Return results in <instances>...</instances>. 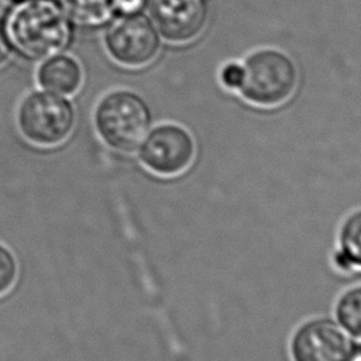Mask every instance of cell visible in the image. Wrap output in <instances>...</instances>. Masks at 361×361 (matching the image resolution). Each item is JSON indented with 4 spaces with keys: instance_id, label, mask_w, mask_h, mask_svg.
I'll return each mask as SVG.
<instances>
[{
    "instance_id": "cell-1",
    "label": "cell",
    "mask_w": 361,
    "mask_h": 361,
    "mask_svg": "<svg viewBox=\"0 0 361 361\" xmlns=\"http://www.w3.org/2000/svg\"><path fill=\"white\" fill-rule=\"evenodd\" d=\"M10 48L31 59H47L63 51L72 37L71 21L55 0H23L3 23Z\"/></svg>"
},
{
    "instance_id": "cell-2",
    "label": "cell",
    "mask_w": 361,
    "mask_h": 361,
    "mask_svg": "<svg viewBox=\"0 0 361 361\" xmlns=\"http://www.w3.org/2000/svg\"><path fill=\"white\" fill-rule=\"evenodd\" d=\"M94 127L110 148L133 152L149 133L151 113L145 102L128 90L106 94L94 110Z\"/></svg>"
},
{
    "instance_id": "cell-3",
    "label": "cell",
    "mask_w": 361,
    "mask_h": 361,
    "mask_svg": "<svg viewBox=\"0 0 361 361\" xmlns=\"http://www.w3.org/2000/svg\"><path fill=\"white\" fill-rule=\"evenodd\" d=\"M298 71L293 61L281 51L261 49L243 65L240 93L251 103L276 106L295 90Z\"/></svg>"
},
{
    "instance_id": "cell-4",
    "label": "cell",
    "mask_w": 361,
    "mask_h": 361,
    "mask_svg": "<svg viewBox=\"0 0 361 361\" xmlns=\"http://www.w3.org/2000/svg\"><path fill=\"white\" fill-rule=\"evenodd\" d=\"M17 124L23 137L37 147H56L73 130L75 113L71 103L51 92H34L20 104Z\"/></svg>"
},
{
    "instance_id": "cell-5",
    "label": "cell",
    "mask_w": 361,
    "mask_h": 361,
    "mask_svg": "<svg viewBox=\"0 0 361 361\" xmlns=\"http://www.w3.org/2000/svg\"><path fill=\"white\" fill-rule=\"evenodd\" d=\"M196 145L192 134L178 124H161L140 145L144 166L159 176H176L193 162Z\"/></svg>"
},
{
    "instance_id": "cell-6",
    "label": "cell",
    "mask_w": 361,
    "mask_h": 361,
    "mask_svg": "<svg viewBox=\"0 0 361 361\" xmlns=\"http://www.w3.org/2000/svg\"><path fill=\"white\" fill-rule=\"evenodd\" d=\"M104 45L116 62L126 66H142L157 56L159 35L147 17L130 14L110 24Z\"/></svg>"
},
{
    "instance_id": "cell-7",
    "label": "cell",
    "mask_w": 361,
    "mask_h": 361,
    "mask_svg": "<svg viewBox=\"0 0 361 361\" xmlns=\"http://www.w3.org/2000/svg\"><path fill=\"white\" fill-rule=\"evenodd\" d=\"M289 347L292 361H347L353 351L345 330L326 317L303 323Z\"/></svg>"
},
{
    "instance_id": "cell-8",
    "label": "cell",
    "mask_w": 361,
    "mask_h": 361,
    "mask_svg": "<svg viewBox=\"0 0 361 361\" xmlns=\"http://www.w3.org/2000/svg\"><path fill=\"white\" fill-rule=\"evenodd\" d=\"M152 17L161 34L175 42L196 38L206 25V0H152Z\"/></svg>"
},
{
    "instance_id": "cell-9",
    "label": "cell",
    "mask_w": 361,
    "mask_h": 361,
    "mask_svg": "<svg viewBox=\"0 0 361 361\" xmlns=\"http://www.w3.org/2000/svg\"><path fill=\"white\" fill-rule=\"evenodd\" d=\"M37 80L47 92L59 96H72L82 85L83 72L75 58L56 54L41 63L37 72Z\"/></svg>"
},
{
    "instance_id": "cell-10",
    "label": "cell",
    "mask_w": 361,
    "mask_h": 361,
    "mask_svg": "<svg viewBox=\"0 0 361 361\" xmlns=\"http://www.w3.org/2000/svg\"><path fill=\"white\" fill-rule=\"evenodd\" d=\"M336 264L340 269H361V209L348 214L338 231Z\"/></svg>"
},
{
    "instance_id": "cell-11",
    "label": "cell",
    "mask_w": 361,
    "mask_h": 361,
    "mask_svg": "<svg viewBox=\"0 0 361 361\" xmlns=\"http://www.w3.org/2000/svg\"><path fill=\"white\" fill-rule=\"evenodd\" d=\"M69 21L80 27H102L114 14V0H59Z\"/></svg>"
},
{
    "instance_id": "cell-12",
    "label": "cell",
    "mask_w": 361,
    "mask_h": 361,
    "mask_svg": "<svg viewBox=\"0 0 361 361\" xmlns=\"http://www.w3.org/2000/svg\"><path fill=\"white\" fill-rule=\"evenodd\" d=\"M334 312L338 324L353 337L361 338V285L341 293Z\"/></svg>"
},
{
    "instance_id": "cell-13",
    "label": "cell",
    "mask_w": 361,
    "mask_h": 361,
    "mask_svg": "<svg viewBox=\"0 0 361 361\" xmlns=\"http://www.w3.org/2000/svg\"><path fill=\"white\" fill-rule=\"evenodd\" d=\"M17 262L14 255L0 244V296L6 295L17 279Z\"/></svg>"
},
{
    "instance_id": "cell-14",
    "label": "cell",
    "mask_w": 361,
    "mask_h": 361,
    "mask_svg": "<svg viewBox=\"0 0 361 361\" xmlns=\"http://www.w3.org/2000/svg\"><path fill=\"white\" fill-rule=\"evenodd\" d=\"M243 79V65L228 63L221 71V82L230 89H238Z\"/></svg>"
},
{
    "instance_id": "cell-15",
    "label": "cell",
    "mask_w": 361,
    "mask_h": 361,
    "mask_svg": "<svg viewBox=\"0 0 361 361\" xmlns=\"http://www.w3.org/2000/svg\"><path fill=\"white\" fill-rule=\"evenodd\" d=\"M147 6V0H114V10L123 16L138 14Z\"/></svg>"
},
{
    "instance_id": "cell-16",
    "label": "cell",
    "mask_w": 361,
    "mask_h": 361,
    "mask_svg": "<svg viewBox=\"0 0 361 361\" xmlns=\"http://www.w3.org/2000/svg\"><path fill=\"white\" fill-rule=\"evenodd\" d=\"M10 51H11V48H10L8 41H7L3 23L0 21V66H1L3 63H6V61L8 59Z\"/></svg>"
},
{
    "instance_id": "cell-17",
    "label": "cell",
    "mask_w": 361,
    "mask_h": 361,
    "mask_svg": "<svg viewBox=\"0 0 361 361\" xmlns=\"http://www.w3.org/2000/svg\"><path fill=\"white\" fill-rule=\"evenodd\" d=\"M347 361H361V348L351 351V354H350Z\"/></svg>"
}]
</instances>
